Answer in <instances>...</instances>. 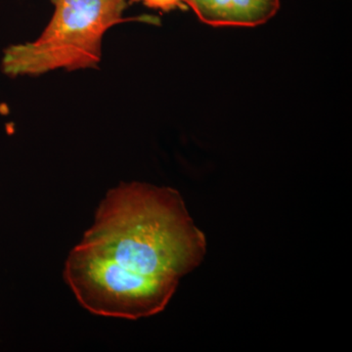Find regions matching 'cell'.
I'll return each mask as SVG.
<instances>
[{"instance_id": "3957f363", "label": "cell", "mask_w": 352, "mask_h": 352, "mask_svg": "<svg viewBox=\"0 0 352 352\" xmlns=\"http://www.w3.org/2000/svg\"><path fill=\"white\" fill-rule=\"evenodd\" d=\"M186 6L204 24L254 28L276 15L280 0H186Z\"/></svg>"}, {"instance_id": "7a4b0ae2", "label": "cell", "mask_w": 352, "mask_h": 352, "mask_svg": "<svg viewBox=\"0 0 352 352\" xmlns=\"http://www.w3.org/2000/svg\"><path fill=\"white\" fill-rule=\"evenodd\" d=\"M54 13L38 39L11 46L2 69L11 76L96 68L106 32L126 22L127 0H50Z\"/></svg>"}, {"instance_id": "6da1fadb", "label": "cell", "mask_w": 352, "mask_h": 352, "mask_svg": "<svg viewBox=\"0 0 352 352\" xmlns=\"http://www.w3.org/2000/svg\"><path fill=\"white\" fill-rule=\"evenodd\" d=\"M206 254L205 235L176 190L122 183L69 254L65 280L88 311L135 320L163 311Z\"/></svg>"}, {"instance_id": "277c9868", "label": "cell", "mask_w": 352, "mask_h": 352, "mask_svg": "<svg viewBox=\"0 0 352 352\" xmlns=\"http://www.w3.org/2000/svg\"><path fill=\"white\" fill-rule=\"evenodd\" d=\"M131 2H140L149 8L163 12H170L175 9L183 8L186 4V0H131Z\"/></svg>"}]
</instances>
